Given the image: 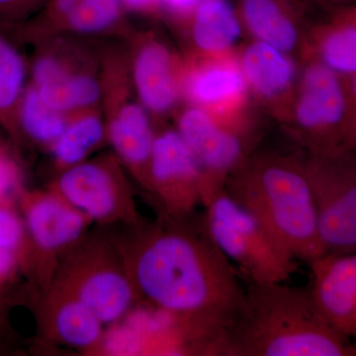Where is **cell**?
I'll list each match as a JSON object with an SVG mask.
<instances>
[{"label":"cell","mask_w":356,"mask_h":356,"mask_svg":"<svg viewBox=\"0 0 356 356\" xmlns=\"http://www.w3.org/2000/svg\"><path fill=\"white\" fill-rule=\"evenodd\" d=\"M284 54L261 41L250 44L243 53V76L259 95L277 97L291 86L294 67Z\"/></svg>","instance_id":"ffe728a7"},{"label":"cell","mask_w":356,"mask_h":356,"mask_svg":"<svg viewBox=\"0 0 356 356\" xmlns=\"http://www.w3.org/2000/svg\"><path fill=\"white\" fill-rule=\"evenodd\" d=\"M129 70L135 95L147 111L165 114L175 107L181 81L165 44L149 37L140 39L134 44Z\"/></svg>","instance_id":"9a60e30c"},{"label":"cell","mask_w":356,"mask_h":356,"mask_svg":"<svg viewBox=\"0 0 356 356\" xmlns=\"http://www.w3.org/2000/svg\"><path fill=\"white\" fill-rule=\"evenodd\" d=\"M325 65L341 74L356 72V25L343 26L327 35L322 44Z\"/></svg>","instance_id":"484cf974"},{"label":"cell","mask_w":356,"mask_h":356,"mask_svg":"<svg viewBox=\"0 0 356 356\" xmlns=\"http://www.w3.org/2000/svg\"><path fill=\"white\" fill-rule=\"evenodd\" d=\"M128 13L152 14L156 13L163 0H122Z\"/></svg>","instance_id":"4dcf8cb0"},{"label":"cell","mask_w":356,"mask_h":356,"mask_svg":"<svg viewBox=\"0 0 356 356\" xmlns=\"http://www.w3.org/2000/svg\"><path fill=\"white\" fill-rule=\"evenodd\" d=\"M103 98L107 139L120 163L147 191L154 134L149 111L134 96L130 70L118 58L103 65Z\"/></svg>","instance_id":"52a82bcc"},{"label":"cell","mask_w":356,"mask_h":356,"mask_svg":"<svg viewBox=\"0 0 356 356\" xmlns=\"http://www.w3.org/2000/svg\"><path fill=\"white\" fill-rule=\"evenodd\" d=\"M72 115L47 106L31 83L26 84L17 111V140L50 151L63 135Z\"/></svg>","instance_id":"7402d4cb"},{"label":"cell","mask_w":356,"mask_h":356,"mask_svg":"<svg viewBox=\"0 0 356 356\" xmlns=\"http://www.w3.org/2000/svg\"><path fill=\"white\" fill-rule=\"evenodd\" d=\"M327 1H331V2H343V1H348V0H327Z\"/></svg>","instance_id":"836d02e7"},{"label":"cell","mask_w":356,"mask_h":356,"mask_svg":"<svg viewBox=\"0 0 356 356\" xmlns=\"http://www.w3.org/2000/svg\"><path fill=\"white\" fill-rule=\"evenodd\" d=\"M48 0H0V22L15 23L25 19Z\"/></svg>","instance_id":"83f0119b"},{"label":"cell","mask_w":356,"mask_h":356,"mask_svg":"<svg viewBox=\"0 0 356 356\" xmlns=\"http://www.w3.org/2000/svg\"><path fill=\"white\" fill-rule=\"evenodd\" d=\"M47 289L79 300L103 325L118 324L139 301L118 248L102 243L74 248Z\"/></svg>","instance_id":"5b68a950"},{"label":"cell","mask_w":356,"mask_h":356,"mask_svg":"<svg viewBox=\"0 0 356 356\" xmlns=\"http://www.w3.org/2000/svg\"><path fill=\"white\" fill-rule=\"evenodd\" d=\"M224 356H356V346L323 317L309 287L248 283Z\"/></svg>","instance_id":"7a4b0ae2"},{"label":"cell","mask_w":356,"mask_h":356,"mask_svg":"<svg viewBox=\"0 0 356 356\" xmlns=\"http://www.w3.org/2000/svg\"><path fill=\"white\" fill-rule=\"evenodd\" d=\"M204 228L248 283L287 282L299 261L250 211L222 191L205 207Z\"/></svg>","instance_id":"277c9868"},{"label":"cell","mask_w":356,"mask_h":356,"mask_svg":"<svg viewBox=\"0 0 356 356\" xmlns=\"http://www.w3.org/2000/svg\"><path fill=\"white\" fill-rule=\"evenodd\" d=\"M353 90H355V92L356 95V79H355V83H353Z\"/></svg>","instance_id":"e575fe53"},{"label":"cell","mask_w":356,"mask_h":356,"mask_svg":"<svg viewBox=\"0 0 356 356\" xmlns=\"http://www.w3.org/2000/svg\"><path fill=\"white\" fill-rule=\"evenodd\" d=\"M26 76L24 58L0 35V124L15 140L18 105L26 88Z\"/></svg>","instance_id":"603a6c76"},{"label":"cell","mask_w":356,"mask_h":356,"mask_svg":"<svg viewBox=\"0 0 356 356\" xmlns=\"http://www.w3.org/2000/svg\"><path fill=\"white\" fill-rule=\"evenodd\" d=\"M159 216L135 225L117 245L140 302L168 314L198 355L224 356V341L245 298L238 268L202 222Z\"/></svg>","instance_id":"6da1fadb"},{"label":"cell","mask_w":356,"mask_h":356,"mask_svg":"<svg viewBox=\"0 0 356 356\" xmlns=\"http://www.w3.org/2000/svg\"><path fill=\"white\" fill-rule=\"evenodd\" d=\"M177 131L200 168L201 198L206 207L225 191L229 175L247 156L245 142L196 105L180 115Z\"/></svg>","instance_id":"8fae6325"},{"label":"cell","mask_w":356,"mask_h":356,"mask_svg":"<svg viewBox=\"0 0 356 356\" xmlns=\"http://www.w3.org/2000/svg\"><path fill=\"white\" fill-rule=\"evenodd\" d=\"M177 16L191 18L194 44L206 53L226 50L240 37L238 16L227 0H198Z\"/></svg>","instance_id":"ac0fdd59"},{"label":"cell","mask_w":356,"mask_h":356,"mask_svg":"<svg viewBox=\"0 0 356 356\" xmlns=\"http://www.w3.org/2000/svg\"><path fill=\"white\" fill-rule=\"evenodd\" d=\"M128 13L122 0H79L60 30L95 36L118 29Z\"/></svg>","instance_id":"cb8c5ba5"},{"label":"cell","mask_w":356,"mask_h":356,"mask_svg":"<svg viewBox=\"0 0 356 356\" xmlns=\"http://www.w3.org/2000/svg\"><path fill=\"white\" fill-rule=\"evenodd\" d=\"M19 273L22 274L15 257L0 248V290L6 291Z\"/></svg>","instance_id":"f1b7e54d"},{"label":"cell","mask_w":356,"mask_h":356,"mask_svg":"<svg viewBox=\"0 0 356 356\" xmlns=\"http://www.w3.org/2000/svg\"><path fill=\"white\" fill-rule=\"evenodd\" d=\"M49 189L91 222L139 224L132 191L114 156L86 159L58 172Z\"/></svg>","instance_id":"ba28073f"},{"label":"cell","mask_w":356,"mask_h":356,"mask_svg":"<svg viewBox=\"0 0 356 356\" xmlns=\"http://www.w3.org/2000/svg\"><path fill=\"white\" fill-rule=\"evenodd\" d=\"M79 0H48L38 22L34 26L35 31L60 29V26L74 10Z\"/></svg>","instance_id":"4316f807"},{"label":"cell","mask_w":356,"mask_h":356,"mask_svg":"<svg viewBox=\"0 0 356 356\" xmlns=\"http://www.w3.org/2000/svg\"><path fill=\"white\" fill-rule=\"evenodd\" d=\"M147 191L158 205L159 216L186 219L201 198V172L195 156L177 130L154 137Z\"/></svg>","instance_id":"30bf717a"},{"label":"cell","mask_w":356,"mask_h":356,"mask_svg":"<svg viewBox=\"0 0 356 356\" xmlns=\"http://www.w3.org/2000/svg\"><path fill=\"white\" fill-rule=\"evenodd\" d=\"M8 299L6 291L0 290V350L6 346L10 325L8 320Z\"/></svg>","instance_id":"f546056e"},{"label":"cell","mask_w":356,"mask_h":356,"mask_svg":"<svg viewBox=\"0 0 356 356\" xmlns=\"http://www.w3.org/2000/svg\"><path fill=\"white\" fill-rule=\"evenodd\" d=\"M308 264L318 311L356 346V254H323Z\"/></svg>","instance_id":"5bb4252c"},{"label":"cell","mask_w":356,"mask_h":356,"mask_svg":"<svg viewBox=\"0 0 356 356\" xmlns=\"http://www.w3.org/2000/svg\"><path fill=\"white\" fill-rule=\"evenodd\" d=\"M0 248L13 254L21 273L34 280V248L16 202L0 204Z\"/></svg>","instance_id":"d4e9b609"},{"label":"cell","mask_w":356,"mask_h":356,"mask_svg":"<svg viewBox=\"0 0 356 356\" xmlns=\"http://www.w3.org/2000/svg\"><path fill=\"white\" fill-rule=\"evenodd\" d=\"M16 203L34 248V280L44 291L53 280V266L58 257L79 245L92 222L51 189L28 191L23 187Z\"/></svg>","instance_id":"9c48e42d"},{"label":"cell","mask_w":356,"mask_h":356,"mask_svg":"<svg viewBox=\"0 0 356 356\" xmlns=\"http://www.w3.org/2000/svg\"><path fill=\"white\" fill-rule=\"evenodd\" d=\"M305 166L324 254H356V149L311 156Z\"/></svg>","instance_id":"8992f818"},{"label":"cell","mask_w":356,"mask_h":356,"mask_svg":"<svg viewBox=\"0 0 356 356\" xmlns=\"http://www.w3.org/2000/svg\"><path fill=\"white\" fill-rule=\"evenodd\" d=\"M224 191L295 259L310 264L324 254L305 165L276 154L247 156L229 175Z\"/></svg>","instance_id":"3957f363"},{"label":"cell","mask_w":356,"mask_h":356,"mask_svg":"<svg viewBox=\"0 0 356 356\" xmlns=\"http://www.w3.org/2000/svg\"><path fill=\"white\" fill-rule=\"evenodd\" d=\"M9 153L8 149L0 140V154Z\"/></svg>","instance_id":"d6a6232c"},{"label":"cell","mask_w":356,"mask_h":356,"mask_svg":"<svg viewBox=\"0 0 356 356\" xmlns=\"http://www.w3.org/2000/svg\"><path fill=\"white\" fill-rule=\"evenodd\" d=\"M240 11L259 41L283 53L294 48L298 31L283 0H241Z\"/></svg>","instance_id":"44dd1931"},{"label":"cell","mask_w":356,"mask_h":356,"mask_svg":"<svg viewBox=\"0 0 356 356\" xmlns=\"http://www.w3.org/2000/svg\"><path fill=\"white\" fill-rule=\"evenodd\" d=\"M346 102L334 70L314 65L304 74L296 106V121L305 134L312 156L331 153L341 147L336 129L343 120Z\"/></svg>","instance_id":"4fadbf2b"},{"label":"cell","mask_w":356,"mask_h":356,"mask_svg":"<svg viewBox=\"0 0 356 356\" xmlns=\"http://www.w3.org/2000/svg\"><path fill=\"white\" fill-rule=\"evenodd\" d=\"M339 147H348V149H356V130L346 136L343 144Z\"/></svg>","instance_id":"1f68e13d"},{"label":"cell","mask_w":356,"mask_h":356,"mask_svg":"<svg viewBox=\"0 0 356 356\" xmlns=\"http://www.w3.org/2000/svg\"><path fill=\"white\" fill-rule=\"evenodd\" d=\"M243 70L227 62L206 63L189 70L185 92L196 106L214 108L236 102L245 89Z\"/></svg>","instance_id":"e0dca14e"},{"label":"cell","mask_w":356,"mask_h":356,"mask_svg":"<svg viewBox=\"0 0 356 356\" xmlns=\"http://www.w3.org/2000/svg\"><path fill=\"white\" fill-rule=\"evenodd\" d=\"M40 310V323L44 336L83 350L102 348L103 324L88 307L79 300L47 289Z\"/></svg>","instance_id":"2e32d148"},{"label":"cell","mask_w":356,"mask_h":356,"mask_svg":"<svg viewBox=\"0 0 356 356\" xmlns=\"http://www.w3.org/2000/svg\"><path fill=\"white\" fill-rule=\"evenodd\" d=\"M44 104L63 114L96 109L102 102V77L72 56L44 48L35 56L31 83Z\"/></svg>","instance_id":"7c38bea8"},{"label":"cell","mask_w":356,"mask_h":356,"mask_svg":"<svg viewBox=\"0 0 356 356\" xmlns=\"http://www.w3.org/2000/svg\"><path fill=\"white\" fill-rule=\"evenodd\" d=\"M107 139L106 122L97 108L72 115L69 125L51 147L58 172L86 161Z\"/></svg>","instance_id":"d6986e66"}]
</instances>
